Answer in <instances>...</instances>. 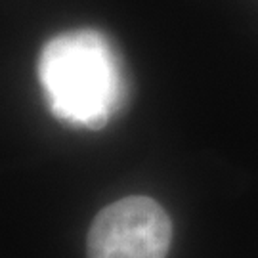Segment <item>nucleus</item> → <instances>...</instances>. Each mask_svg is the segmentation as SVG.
<instances>
[{"mask_svg":"<svg viewBox=\"0 0 258 258\" xmlns=\"http://www.w3.org/2000/svg\"><path fill=\"white\" fill-rule=\"evenodd\" d=\"M38 79L52 113L73 126L103 128L124 98L109 42L88 29L52 38L40 52Z\"/></svg>","mask_w":258,"mask_h":258,"instance_id":"obj_1","label":"nucleus"},{"mask_svg":"<svg viewBox=\"0 0 258 258\" xmlns=\"http://www.w3.org/2000/svg\"><path fill=\"white\" fill-rule=\"evenodd\" d=\"M172 224L151 197L130 195L94 218L86 237L88 258H166Z\"/></svg>","mask_w":258,"mask_h":258,"instance_id":"obj_2","label":"nucleus"}]
</instances>
